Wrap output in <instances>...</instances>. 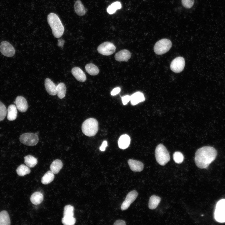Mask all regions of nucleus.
I'll return each instance as SVG.
<instances>
[{
	"label": "nucleus",
	"mask_w": 225,
	"mask_h": 225,
	"mask_svg": "<svg viewBox=\"0 0 225 225\" xmlns=\"http://www.w3.org/2000/svg\"><path fill=\"white\" fill-rule=\"evenodd\" d=\"M217 155V151L213 147H202L196 152L194 158L196 164L200 168H206L216 159Z\"/></svg>",
	"instance_id": "f257e3e1"
},
{
	"label": "nucleus",
	"mask_w": 225,
	"mask_h": 225,
	"mask_svg": "<svg viewBox=\"0 0 225 225\" xmlns=\"http://www.w3.org/2000/svg\"><path fill=\"white\" fill-rule=\"evenodd\" d=\"M47 21L54 37H61L63 33L64 27L58 16L55 13H51L48 16Z\"/></svg>",
	"instance_id": "f03ea898"
},
{
	"label": "nucleus",
	"mask_w": 225,
	"mask_h": 225,
	"mask_svg": "<svg viewBox=\"0 0 225 225\" xmlns=\"http://www.w3.org/2000/svg\"><path fill=\"white\" fill-rule=\"evenodd\" d=\"M82 132L86 136L91 137L96 134L98 130V123L96 119L89 118L86 120L82 126Z\"/></svg>",
	"instance_id": "7ed1b4c3"
},
{
	"label": "nucleus",
	"mask_w": 225,
	"mask_h": 225,
	"mask_svg": "<svg viewBox=\"0 0 225 225\" xmlns=\"http://www.w3.org/2000/svg\"><path fill=\"white\" fill-rule=\"evenodd\" d=\"M155 154L157 162L161 165H165L170 160L168 152L166 147L161 144L157 146Z\"/></svg>",
	"instance_id": "20e7f679"
},
{
	"label": "nucleus",
	"mask_w": 225,
	"mask_h": 225,
	"mask_svg": "<svg viewBox=\"0 0 225 225\" xmlns=\"http://www.w3.org/2000/svg\"><path fill=\"white\" fill-rule=\"evenodd\" d=\"M172 46L171 41L169 39L164 38L158 41L154 47V51L156 54L162 55L168 51Z\"/></svg>",
	"instance_id": "39448f33"
},
{
	"label": "nucleus",
	"mask_w": 225,
	"mask_h": 225,
	"mask_svg": "<svg viewBox=\"0 0 225 225\" xmlns=\"http://www.w3.org/2000/svg\"><path fill=\"white\" fill-rule=\"evenodd\" d=\"M214 216L217 221L220 222H225V199H221L217 202Z\"/></svg>",
	"instance_id": "423d86ee"
},
{
	"label": "nucleus",
	"mask_w": 225,
	"mask_h": 225,
	"mask_svg": "<svg viewBox=\"0 0 225 225\" xmlns=\"http://www.w3.org/2000/svg\"><path fill=\"white\" fill-rule=\"evenodd\" d=\"M19 139L21 143L28 146L36 145L39 141L37 135L32 133H23L20 136Z\"/></svg>",
	"instance_id": "0eeeda50"
},
{
	"label": "nucleus",
	"mask_w": 225,
	"mask_h": 225,
	"mask_svg": "<svg viewBox=\"0 0 225 225\" xmlns=\"http://www.w3.org/2000/svg\"><path fill=\"white\" fill-rule=\"evenodd\" d=\"M98 52L101 54L109 56L113 53L116 50V47L112 43L109 42H104L98 47Z\"/></svg>",
	"instance_id": "6e6552de"
},
{
	"label": "nucleus",
	"mask_w": 225,
	"mask_h": 225,
	"mask_svg": "<svg viewBox=\"0 0 225 225\" xmlns=\"http://www.w3.org/2000/svg\"><path fill=\"white\" fill-rule=\"evenodd\" d=\"M185 65L184 58L182 57H179L176 58L172 61L170 68L173 72L179 73L183 70Z\"/></svg>",
	"instance_id": "1a4fd4ad"
},
{
	"label": "nucleus",
	"mask_w": 225,
	"mask_h": 225,
	"mask_svg": "<svg viewBox=\"0 0 225 225\" xmlns=\"http://www.w3.org/2000/svg\"><path fill=\"white\" fill-rule=\"evenodd\" d=\"M0 51L3 55L7 57H12L15 53V49L8 42L3 41L1 43Z\"/></svg>",
	"instance_id": "9d476101"
},
{
	"label": "nucleus",
	"mask_w": 225,
	"mask_h": 225,
	"mask_svg": "<svg viewBox=\"0 0 225 225\" xmlns=\"http://www.w3.org/2000/svg\"><path fill=\"white\" fill-rule=\"evenodd\" d=\"M138 195V193L135 190H133L129 192L121 205V210H125L127 209L131 204L135 200Z\"/></svg>",
	"instance_id": "9b49d317"
},
{
	"label": "nucleus",
	"mask_w": 225,
	"mask_h": 225,
	"mask_svg": "<svg viewBox=\"0 0 225 225\" xmlns=\"http://www.w3.org/2000/svg\"><path fill=\"white\" fill-rule=\"evenodd\" d=\"M15 103L18 111L23 112L26 111L28 108V104L26 99L21 96H18L16 98Z\"/></svg>",
	"instance_id": "f8f14e48"
},
{
	"label": "nucleus",
	"mask_w": 225,
	"mask_h": 225,
	"mask_svg": "<svg viewBox=\"0 0 225 225\" xmlns=\"http://www.w3.org/2000/svg\"><path fill=\"white\" fill-rule=\"evenodd\" d=\"M131 56L130 52L126 49L120 50L117 52L115 55V58L116 61L119 62H127Z\"/></svg>",
	"instance_id": "ddd939ff"
},
{
	"label": "nucleus",
	"mask_w": 225,
	"mask_h": 225,
	"mask_svg": "<svg viewBox=\"0 0 225 225\" xmlns=\"http://www.w3.org/2000/svg\"><path fill=\"white\" fill-rule=\"evenodd\" d=\"M128 163L130 168L133 172H140L143 169V163L139 161L129 159L128 161Z\"/></svg>",
	"instance_id": "4468645a"
},
{
	"label": "nucleus",
	"mask_w": 225,
	"mask_h": 225,
	"mask_svg": "<svg viewBox=\"0 0 225 225\" xmlns=\"http://www.w3.org/2000/svg\"><path fill=\"white\" fill-rule=\"evenodd\" d=\"M71 72L73 76L78 81L83 82L86 80V75L79 68L74 67L72 69Z\"/></svg>",
	"instance_id": "2eb2a0df"
},
{
	"label": "nucleus",
	"mask_w": 225,
	"mask_h": 225,
	"mask_svg": "<svg viewBox=\"0 0 225 225\" xmlns=\"http://www.w3.org/2000/svg\"><path fill=\"white\" fill-rule=\"evenodd\" d=\"M44 84L45 89L49 94L52 96L57 94V86L50 79L46 78Z\"/></svg>",
	"instance_id": "dca6fc26"
},
{
	"label": "nucleus",
	"mask_w": 225,
	"mask_h": 225,
	"mask_svg": "<svg viewBox=\"0 0 225 225\" xmlns=\"http://www.w3.org/2000/svg\"><path fill=\"white\" fill-rule=\"evenodd\" d=\"M145 98L143 94L140 92H137L130 96V101L133 105H136L139 102H143Z\"/></svg>",
	"instance_id": "f3484780"
},
{
	"label": "nucleus",
	"mask_w": 225,
	"mask_h": 225,
	"mask_svg": "<svg viewBox=\"0 0 225 225\" xmlns=\"http://www.w3.org/2000/svg\"><path fill=\"white\" fill-rule=\"evenodd\" d=\"M130 142V138L127 134L122 135L119 138L118 141V145L119 148L124 149L128 148Z\"/></svg>",
	"instance_id": "a211bd4d"
},
{
	"label": "nucleus",
	"mask_w": 225,
	"mask_h": 225,
	"mask_svg": "<svg viewBox=\"0 0 225 225\" xmlns=\"http://www.w3.org/2000/svg\"><path fill=\"white\" fill-rule=\"evenodd\" d=\"M7 119L9 121H13L17 118V110L15 105L11 104L8 107L7 111Z\"/></svg>",
	"instance_id": "6ab92c4d"
},
{
	"label": "nucleus",
	"mask_w": 225,
	"mask_h": 225,
	"mask_svg": "<svg viewBox=\"0 0 225 225\" xmlns=\"http://www.w3.org/2000/svg\"><path fill=\"white\" fill-rule=\"evenodd\" d=\"M74 7L75 11L78 15L82 16L85 14V9L80 0H77L75 2Z\"/></svg>",
	"instance_id": "aec40b11"
},
{
	"label": "nucleus",
	"mask_w": 225,
	"mask_h": 225,
	"mask_svg": "<svg viewBox=\"0 0 225 225\" xmlns=\"http://www.w3.org/2000/svg\"><path fill=\"white\" fill-rule=\"evenodd\" d=\"M30 201L34 205L40 204L43 199V194L40 192H36L33 193L30 197Z\"/></svg>",
	"instance_id": "412c9836"
},
{
	"label": "nucleus",
	"mask_w": 225,
	"mask_h": 225,
	"mask_svg": "<svg viewBox=\"0 0 225 225\" xmlns=\"http://www.w3.org/2000/svg\"><path fill=\"white\" fill-rule=\"evenodd\" d=\"M62 166L63 164L61 161L59 159H56L50 165L51 171L54 174H57L61 169Z\"/></svg>",
	"instance_id": "4be33fe9"
},
{
	"label": "nucleus",
	"mask_w": 225,
	"mask_h": 225,
	"mask_svg": "<svg viewBox=\"0 0 225 225\" xmlns=\"http://www.w3.org/2000/svg\"><path fill=\"white\" fill-rule=\"evenodd\" d=\"M161 198L156 195H152L149 198L148 207L150 209H155L160 202Z\"/></svg>",
	"instance_id": "5701e85b"
},
{
	"label": "nucleus",
	"mask_w": 225,
	"mask_h": 225,
	"mask_svg": "<svg viewBox=\"0 0 225 225\" xmlns=\"http://www.w3.org/2000/svg\"><path fill=\"white\" fill-rule=\"evenodd\" d=\"M10 218L7 212L3 210L0 212V225L10 224Z\"/></svg>",
	"instance_id": "b1692460"
},
{
	"label": "nucleus",
	"mask_w": 225,
	"mask_h": 225,
	"mask_svg": "<svg viewBox=\"0 0 225 225\" xmlns=\"http://www.w3.org/2000/svg\"><path fill=\"white\" fill-rule=\"evenodd\" d=\"M57 94L60 99L63 98L65 96L66 88L65 84L63 82H60L57 86Z\"/></svg>",
	"instance_id": "393cba45"
},
{
	"label": "nucleus",
	"mask_w": 225,
	"mask_h": 225,
	"mask_svg": "<svg viewBox=\"0 0 225 225\" xmlns=\"http://www.w3.org/2000/svg\"><path fill=\"white\" fill-rule=\"evenodd\" d=\"M54 173L51 171L47 172L42 177L41 182L44 184H47L52 181L54 178Z\"/></svg>",
	"instance_id": "a878e982"
},
{
	"label": "nucleus",
	"mask_w": 225,
	"mask_h": 225,
	"mask_svg": "<svg viewBox=\"0 0 225 225\" xmlns=\"http://www.w3.org/2000/svg\"><path fill=\"white\" fill-rule=\"evenodd\" d=\"M85 68L86 72L91 75H96L99 72V70L98 67L92 63L87 64Z\"/></svg>",
	"instance_id": "bb28decb"
},
{
	"label": "nucleus",
	"mask_w": 225,
	"mask_h": 225,
	"mask_svg": "<svg viewBox=\"0 0 225 225\" xmlns=\"http://www.w3.org/2000/svg\"><path fill=\"white\" fill-rule=\"evenodd\" d=\"M24 162L29 168L34 167L37 163V159L30 155H27L24 158Z\"/></svg>",
	"instance_id": "cd10ccee"
},
{
	"label": "nucleus",
	"mask_w": 225,
	"mask_h": 225,
	"mask_svg": "<svg viewBox=\"0 0 225 225\" xmlns=\"http://www.w3.org/2000/svg\"><path fill=\"white\" fill-rule=\"evenodd\" d=\"M31 172L30 168L24 164H21L16 169L18 174L20 176H23L29 174Z\"/></svg>",
	"instance_id": "c85d7f7f"
},
{
	"label": "nucleus",
	"mask_w": 225,
	"mask_h": 225,
	"mask_svg": "<svg viewBox=\"0 0 225 225\" xmlns=\"http://www.w3.org/2000/svg\"><path fill=\"white\" fill-rule=\"evenodd\" d=\"M121 7V3L119 2H116L108 6L107 8V11L109 14H112L115 12L117 10L120 9Z\"/></svg>",
	"instance_id": "c756f323"
},
{
	"label": "nucleus",
	"mask_w": 225,
	"mask_h": 225,
	"mask_svg": "<svg viewBox=\"0 0 225 225\" xmlns=\"http://www.w3.org/2000/svg\"><path fill=\"white\" fill-rule=\"evenodd\" d=\"M74 208L71 205H67L64 208L63 217H73Z\"/></svg>",
	"instance_id": "7c9ffc66"
},
{
	"label": "nucleus",
	"mask_w": 225,
	"mask_h": 225,
	"mask_svg": "<svg viewBox=\"0 0 225 225\" xmlns=\"http://www.w3.org/2000/svg\"><path fill=\"white\" fill-rule=\"evenodd\" d=\"M76 219L73 217H63L62 223L65 225H73L76 222Z\"/></svg>",
	"instance_id": "2f4dec72"
},
{
	"label": "nucleus",
	"mask_w": 225,
	"mask_h": 225,
	"mask_svg": "<svg viewBox=\"0 0 225 225\" xmlns=\"http://www.w3.org/2000/svg\"><path fill=\"white\" fill-rule=\"evenodd\" d=\"M173 158L174 162L178 164L181 163L184 160L183 155L179 152H175L173 154Z\"/></svg>",
	"instance_id": "473e14b6"
},
{
	"label": "nucleus",
	"mask_w": 225,
	"mask_h": 225,
	"mask_svg": "<svg viewBox=\"0 0 225 225\" xmlns=\"http://www.w3.org/2000/svg\"><path fill=\"white\" fill-rule=\"evenodd\" d=\"M7 110L5 105L0 101V122L5 118L7 114Z\"/></svg>",
	"instance_id": "72a5a7b5"
},
{
	"label": "nucleus",
	"mask_w": 225,
	"mask_h": 225,
	"mask_svg": "<svg viewBox=\"0 0 225 225\" xmlns=\"http://www.w3.org/2000/svg\"><path fill=\"white\" fill-rule=\"evenodd\" d=\"M194 2V0H182L183 6L188 8H190L193 6Z\"/></svg>",
	"instance_id": "f704fd0d"
},
{
	"label": "nucleus",
	"mask_w": 225,
	"mask_h": 225,
	"mask_svg": "<svg viewBox=\"0 0 225 225\" xmlns=\"http://www.w3.org/2000/svg\"><path fill=\"white\" fill-rule=\"evenodd\" d=\"M122 100L123 104L126 105L130 100V96L128 95H125L122 97Z\"/></svg>",
	"instance_id": "c9c22d12"
},
{
	"label": "nucleus",
	"mask_w": 225,
	"mask_h": 225,
	"mask_svg": "<svg viewBox=\"0 0 225 225\" xmlns=\"http://www.w3.org/2000/svg\"><path fill=\"white\" fill-rule=\"evenodd\" d=\"M121 89L119 87H117L113 89L112 91L111 94L112 96L118 94L120 91Z\"/></svg>",
	"instance_id": "e433bc0d"
},
{
	"label": "nucleus",
	"mask_w": 225,
	"mask_h": 225,
	"mask_svg": "<svg viewBox=\"0 0 225 225\" xmlns=\"http://www.w3.org/2000/svg\"><path fill=\"white\" fill-rule=\"evenodd\" d=\"M108 146L107 142L106 141H104L101 146L100 147V149L101 151H105L106 147Z\"/></svg>",
	"instance_id": "4c0bfd02"
},
{
	"label": "nucleus",
	"mask_w": 225,
	"mask_h": 225,
	"mask_svg": "<svg viewBox=\"0 0 225 225\" xmlns=\"http://www.w3.org/2000/svg\"><path fill=\"white\" fill-rule=\"evenodd\" d=\"M114 225H126L125 222L123 220H117L113 224Z\"/></svg>",
	"instance_id": "58836bf2"
}]
</instances>
